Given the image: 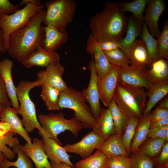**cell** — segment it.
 <instances>
[{
    "instance_id": "1",
    "label": "cell",
    "mask_w": 168,
    "mask_h": 168,
    "mask_svg": "<svg viewBox=\"0 0 168 168\" xmlns=\"http://www.w3.org/2000/svg\"><path fill=\"white\" fill-rule=\"evenodd\" d=\"M45 13L44 9L42 10L26 25L10 35L7 49L10 57L21 63L38 48L43 46L45 31L42 24Z\"/></svg>"
},
{
    "instance_id": "2",
    "label": "cell",
    "mask_w": 168,
    "mask_h": 168,
    "mask_svg": "<svg viewBox=\"0 0 168 168\" xmlns=\"http://www.w3.org/2000/svg\"><path fill=\"white\" fill-rule=\"evenodd\" d=\"M127 25V19L119 9L117 2H109L90 18V35L98 42L119 41L124 37Z\"/></svg>"
},
{
    "instance_id": "3",
    "label": "cell",
    "mask_w": 168,
    "mask_h": 168,
    "mask_svg": "<svg viewBox=\"0 0 168 168\" xmlns=\"http://www.w3.org/2000/svg\"><path fill=\"white\" fill-rule=\"evenodd\" d=\"M144 88L118 83L113 96L119 109L129 118L140 119L147 101Z\"/></svg>"
},
{
    "instance_id": "4",
    "label": "cell",
    "mask_w": 168,
    "mask_h": 168,
    "mask_svg": "<svg viewBox=\"0 0 168 168\" xmlns=\"http://www.w3.org/2000/svg\"><path fill=\"white\" fill-rule=\"evenodd\" d=\"M36 86H39V83L36 80H22L19 83L16 87L19 104L17 112L18 114L21 116V121L27 133L32 132L37 128L41 137H47L37 117L35 106L29 95L30 91Z\"/></svg>"
},
{
    "instance_id": "5",
    "label": "cell",
    "mask_w": 168,
    "mask_h": 168,
    "mask_svg": "<svg viewBox=\"0 0 168 168\" xmlns=\"http://www.w3.org/2000/svg\"><path fill=\"white\" fill-rule=\"evenodd\" d=\"M58 106L60 110H72L74 112L73 117L82 124L84 128H92L95 124L96 120L81 91L68 87L60 91Z\"/></svg>"
},
{
    "instance_id": "6",
    "label": "cell",
    "mask_w": 168,
    "mask_h": 168,
    "mask_svg": "<svg viewBox=\"0 0 168 168\" xmlns=\"http://www.w3.org/2000/svg\"><path fill=\"white\" fill-rule=\"evenodd\" d=\"M38 120L47 137L54 139L61 146L62 143L58 138V135L69 131L77 137L84 128L82 124L74 117L67 119L62 112L40 114Z\"/></svg>"
},
{
    "instance_id": "7",
    "label": "cell",
    "mask_w": 168,
    "mask_h": 168,
    "mask_svg": "<svg viewBox=\"0 0 168 168\" xmlns=\"http://www.w3.org/2000/svg\"><path fill=\"white\" fill-rule=\"evenodd\" d=\"M47 8L43 23L60 30H66L72 22L77 6L74 0H51L45 4Z\"/></svg>"
},
{
    "instance_id": "8",
    "label": "cell",
    "mask_w": 168,
    "mask_h": 168,
    "mask_svg": "<svg viewBox=\"0 0 168 168\" xmlns=\"http://www.w3.org/2000/svg\"><path fill=\"white\" fill-rule=\"evenodd\" d=\"M44 7L43 4L37 5L28 3L12 14L3 15L0 17V27L2 31L5 45L7 50L10 35L26 25Z\"/></svg>"
},
{
    "instance_id": "9",
    "label": "cell",
    "mask_w": 168,
    "mask_h": 168,
    "mask_svg": "<svg viewBox=\"0 0 168 168\" xmlns=\"http://www.w3.org/2000/svg\"><path fill=\"white\" fill-rule=\"evenodd\" d=\"M88 66L90 72L89 82L87 87L82 91L87 103L89 105L92 114L96 119L98 118L102 108L101 106L99 92L97 84V74L94 59L91 54Z\"/></svg>"
},
{
    "instance_id": "10",
    "label": "cell",
    "mask_w": 168,
    "mask_h": 168,
    "mask_svg": "<svg viewBox=\"0 0 168 168\" xmlns=\"http://www.w3.org/2000/svg\"><path fill=\"white\" fill-rule=\"evenodd\" d=\"M37 73L36 80L39 86L46 84L54 87L60 91L67 88L68 86L62 78L65 69L60 61L51 64Z\"/></svg>"
},
{
    "instance_id": "11",
    "label": "cell",
    "mask_w": 168,
    "mask_h": 168,
    "mask_svg": "<svg viewBox=\"0 0 168 168\" xmlns=\"http://www.w3.org/2000/svg\"><path fill=\"white\" fill-rule=\"evenodd\" d=\"M105 140L92 131L79 142L72 144L66 143L63 147L67 153L77 154L84 159L91 156Z\"/></svg>"
},
{
    "instance_id": "12",
    "label": "cell",
    "mask_w": 168,
    "mask_h": 168,
    "mask_svg": "<svg viewBox=\"0 0 168 168\" xmlns=\"http://www.w3.org/2000/svg\"><path fill=\"white\" fill-rule=\"evenodd\" d=\"M147 70L130 65L126 67H119L118 83L148 90L152 85L148 77Z\"/></svg>"
},
{
    "instance_id": "13",
    "label": "cell",
    "mask_w": 168,
    "mask_h": 168,
    "mask_svg": "<svg viewBox=\"0 0 168 168\" xmlns=\"http://www.w3.org/2000/svg\"><path fill=\"white\" fill-rule=\"evenodd\" d=\"M86 52L93 56L97 77L103 78L113 69L114 66L106 58L99 43L89 35L86 41Z\"/></svg>"
},
{
    "instance_id": "14",
    "label": "cell",
    "mask_w": 168,
    "mask_h": 168,
    "mask_svg": "<svg viewBox=\"0 0 168 168\" xmlns=\"http://www.w3.org/2000/svg\"><path fill=\"white\" fill-rule=\"evenodd\" d=\"M165 7L166 3L163 0H149L145 10L143 22L146 25L150 33L157 38L161 33L158 21Z\"/></svg>"
},
{
    "instance_id": "15",
    "label": "cell",
    "mask_w": 168,
    "mask_h": 168,
    "mask_svg": "<svg viewBox=\"0 0 168 168\" xmlns=\"http://www.w3.org/2000/svg\"><path fill=\"white\" fill-rule=\"evenodd\" d=\"M119 67L114 66L112 70L103 78H100L97 76V82L100 100L106 107L108 108L113 100L118 83Z\"/></svg>"
},
{
    "instance_id": "16",
    "label": "cell",
    "mask_w": 168,
    "mask_h": 168,
    "mask_svg": "<svg viewBox=\"0 0 168 168\" xmlns=\"http://www.w3.org/2000/svg\"><path fill=\"white\" fill-rule=\"evenodd\" d=\"M24 153L34 162L36 168H53L45 152L43 141L37 138L33 142H27L22 146Z\"/></svg>"
},
{
    "instance_id": "17",
    "label": "cell",
    "mask_w": 168,
    "mask_h": 168,
    "mask_svg": "<svg viewBox=\"0 0 168 168\" xmlns=\"http://www.w3.org/2000/svg\"><path fill=\"white\" fill-rule=\"evenodd\" d=\"M60 56L56 51L49 50L43 46L38 48L21 63L27 68L34 66L46 67L53 63L59 62Z\"/></svg>"
},
{
    "instance_id": "18",
    "label": "cell",
    "mask_w": 168,
    "mask_h": 168,
    "mask_svg": "<svg viewBox=\"0 0 168 168\" xmlns=\"http://www.w3.org/2000/svg\"><path fill=\"white\" fill-rule=\"evenodd\" d=\"M125 54L130 65L142 70L149 68L148 53L144 42L140 38L137 40Z\"/></svg>"
},
{
    "instance_id": "19",
    "label": "cell",
    "mask_w": 168,
    "mask_h": 168,
    "mask_svg": "<svg viewBox=\"0 0 168 168\" xmlns=\"http://www.w3.org/2000/svg\"><path fill=\"white\" fill-rule=\"evenodd\" d=\"M13 61L5 58L0 61V75L4 82L7 94L12 107L17 110L19 104L17 99L16 87L14 83L12 76Z\"/></svg>"
},
{
    "instance_id": "20",
    "label": "cell",
    "mask_w": 168,
    "mask_h": 168,
    "mask_svg": "<svg viewBox=\"0 0 168 168\" xmlns=\"http://www.w3.org/2000/svg\"><path fill=\"white\" fill-rule=\"evenodd\" d=\"M41 138L45 152L50 162L64 163L75 168L70 160L72 156L68 154L63 147L52 138L44 137Z\"/></svg>"
},
{
    "instance_id": "21",
    "label": "cell",
    "mask_w": 168,
    "mask_h": 168,
    "mask_svg": "<svg viewBox=\"0 0 168 168\" xmlns=\"http://www.w3.org/2000/svg\"><path fill=\"white\" fill-rule=\"evenodd\" d=\"M92 131L104 140L116 134L114 123L108 108H102Z\"/></svg>"
},
{
    "instance_id": "22",
    "label": "cell",
    "mask_w": 168,
    "mask_h": 168,
    "mask_svg": "<svg viewBox=\"0 0 168 168\" xmlns=\"http://www.w3.org/2000/svg\"><path fill=\"white\" fill-rule=\"evenodd\" d=\"M0 120L8 123L12 132L19 135L27 142H31L32 139L25 129L21 120L18 117L17 110L11 106L4 107L1 113Z\"/></svg>"
},
{
    "instance_id": "23",
    "label": "cell",
    "mask_w": 168,
    "mask_h": 168,
    "mask_svg": "<svg viewBox=\"0 0 168 168\" xmlns=\"http://www.w3.org/2000/svg\"><path fill=\"white\" fill-rule=\"evenodd\" d=\"M45 36L43 47L47 50L56 51L66 43L68 35L66 30H60L49 26L44 27Z\"/></svg>"
},
{
    "instance_id": "24",
    "label": "cell",
    "mask_w": 168,
    "mask_h": 168,
    "mask_svg": "<svg viewBox=\"0 0 168 168\" xmlns=\"http://www.w3.org/2000/svg\"><path fill=\"white\" fill-rule=\"evenodd\" d=\"M142 23L133 16H130L127 19L125 36L119 41V48L124 53L140 35L142 30Z\"/></svg>"
},
{
    "instance_id": "25",
    "label": "cell",
    "mask_w": 168,
    "mask_h": 168,
    "mask_svg": "<svg viewBox=\"0 0 168 168\" xmlns=\"http://www.w3.org/2000/svg\"><path fill=\"white\" fill-rule=\"evenodd\" d=\"M151 117V113L150 112L142 116L140 119L131 144L130 153L138 151L142 144L147 139Z\"/></svg>"
},
{
    "instance_id": "26",
    "label": "cell",
    "mask_w": 168,
    "mask_h": 168,
    "mask_svg": "<svg viewBox=\"0 0 168 168\" xmlns=\"http://www.w3.org/2000/svg\"><path fill=\"white\" fill-rule=\"evenodd\" d=\"M152 85L168 82V62L166 59L159 58L154 62L147 70Z\"/></svg>"
},
{
    "instance_id": "27",
    "label": "cell",
    "mask_w": 168,
    "mask_h": 168,
    "mask_svg": "<svg viewBox=\"0 0 168 168\" xmlns=\"http://www.w3.org/2000/svg\"><path fill=\"white\" fill-rule=\"evenodd\" d=\"M148 90L146 94L148 99L146 103L142 116L151 112L156 105L168 94V82L152 85Z\"/></svg>"
},
{
    "instance_id": "28",
    "label": "cell",
    "mask_w": 168,
    "mask_h": 168,
    "mask_svg": "<svg viewBox=\"0 0 168 168\" xmlns=\"http://www.w3.org/2000/svg\"><path fill=\"white\" fill-rule=\"evenodd\" d=\"M97 149L102 151L107 156H129L123 145L121 135L117 134H113L105 139Z\"/></svg>"
},
{
    "instance_id": "29",
    "label": "cell",
    "mask_w": 168,
    "mask_h": 168,
    "mask_svg": "<svg viewBox=\"0 0 168 168\" xmlns=\"http://www.w3.org/2000/svg\"><path fill=\"white\" fill-rule=\"evenodd\" d=\"M22 146L19 143L13 147L12 151L17 155V160L15 161H11L4 156L0 163V168H9L11 166L16 168H33L30 159L23 151Z\"/></svg>"
},
{
    "instance_id": "30",
    "label": "cell",
    "mask_w": 168,
    "mask_h": 168,
    "mask_svg": "<svg viewBox=\"0 0 168 168\" xmlns=\"http://www.w3.org/2000/svg\"><path fill=\"white\" fill-rule=\"evenodd\" d=\"M149 0H135L131 2H117L120 11L132 13L136 20L143 23V13Z\"/></svg>"
},
{
    "instance_id": "31",
    "label": "cell",
    "mask_w": 168,
    "mask_h": 168,
    "mask_svg": "<svg viewBox=\"0 0 168 168\" xmlns=\"http://www.w3.org/2000/svg\"><path fill=\"white\" fill-rule=\"evenodd\" d=\"M140 39L144 42L147 50L150 66L154 62L159 59L158 42L157 39H155L150 33L144 22L142 23Z\"/></svg>"
},
{
    "instance_id": "32",
    "label": "cell",
    "mask_w": 168,
    "mask_h": 168,
    "mask_svg": "<svg viewBox=\"0 0 168 168\" xmlns=\"http://www.w3.org/2000/svg\"><path fill=\"white\" fill-rule=\"evenodd\" d=\"M107 156L102 151L97 149L94 154L78 161L74 166L76 168H106Z\"/></svg>"
},
{
    "instance_id": "33",
    "label": "cell",
    "mask_w": 168,
    "mask_h": 168,
    "mask_svg": "<svg viewBox=\"0 0 168 168\" xmlns=\"http://www.w3.org/2000/svg\"><path fill=\"white\" fill-rule=\"evenodd\" d=\"M40 96L45 106L49 111L59 110L58 101L60 91L57 89L46 84H43Z\"/></svg>"
},
{
    "instance_id": "34",
    "label": "cell",
    "mask_w": 168,
    "mask_h": 168,
    "mask_svg": "<svg viewBox=\"0 0 168 168\" xmlns=\"http://www.w3.org/2000/svg\"><path fill=\"white\" fill-rule=\"evenodd\" d=\"M107 108L110 113L116 134L121 135L124 132L129 119L121 112L113 99Z\"/></svg>"
},
{
    "instance_id": "35",
    "label": "cell",
    "mask_w": 168,
    "mask_h": 168,
    "mask_svg": "<svg viewBox=\"0 0 168 168\" xmlns=\"http://www.w3.org/2000/svg\"><path fill=\"white\" fill-rule=\"evenodd\" d=\"M148 138L142 144L138 151L152 158L161 152L165 144L168 141L165 139Z\"/></svg>"
},
{
    "instance_id": "36",
    "label": "cell",
    "mask_w": 168,
    "mask_h": 168,
    "mask_svg": "<svg viewBox=\"0 0 168 168\" xmlns=\"http://www.w3.org/2000/svg\"><path fill=\"white\" fill-rule=\"evenodd\" d=\"M140 120L135 118H130L124 132L121 135L123 145L129 154L130 153L131 144L135 135L136 127Z\"/></svg>"
},
{
    "instance_id": "37",
    "label": "cell",
    "mask_w": 168,
    "mask_h": 168,
    "mask_svg": "<svg viewBox=\"0 0 168 168\" xmlns=\"http://www.w3.org/2000/svg\"><path fill=\"white\" fill-rule=\"evenodd\" d=\"M104 52L109 61L114 66L126 67L130 65L125 54L120 48Z\"/></svg>"
},
{
    "instance_id": "38",
    "label": "cell",
    "mask_w": 168,
    "mask_h": 168,
    "mask_svg": "<svg viewBox=\"0 0 168 168\" xmlns=\"http://www.w3.org/2000/svg\"><path fill=\"white\" fill-rule=\"evenodd\" d=\"M13 136L14 134L11 133L5 138H0V152L2 153L4 156L9 160L13 159L15 156V154L7 145L12 148L18 142L17 138L14 137Z\"/></svg>"
},
{
    "instance_id": "39",
    "label": "cell",
    "mask_w": 168,
    "mask_h": 168,
    "mask_svg": "<svg viewBox=\"0 0 168 168\" xmlns=\"http://www.w3.org/2000/svg\"><path fill=\"white\" fill-rule=\"evenodd\" d=\"M159 58L168 59V21H165L162 30L157 38Z\"/></svg>"
},
{
    "instance_id": "40",
    "label": "cell",
    "mask_w": 168,
    "mask_h": 168,
    "mask_svg": "<svg viewBox=\"0 0 168 168\" xmlns=\"http://www.w3.org/2000/svg\"><path fill=\"white\" fill-rule=\"evenodd\" d=\"M130 157L131 168H153L152 158L138 151L132 152Z\"/></svg>"
},
{
    "instance_id": "41",
    "label": "cell",
    "mask_w": 168,
    "mask_h": 168,
    "mask_svg": "<svg viewBox=\"0 0 168 168\" xmlns=\"http://www.w3.org/2000/svg\"><path fill=\"white\" fill-rule=\"evenodd\" d=\"M106 165L108 168H131V159L126 155L108 156Z\"/></svg>"
},
{
    "instance_id": "42",
    "label": "cell",
    "mask_w": 168,
    "mask_h": 168,
    "mask_svg": "<svg viewBox=\"0 0 168 168\" xmlns=\"http://www.w3.org/2000/svg\"><path fill=\"white\" fill-rule=\"evenodd\" d=\"M147 138H163L168 141V125L153 128H150Z\"/></svg>"
},
{
    "instance_id": "43",
    "label": "cell",
    "mask_w": 168,
    "mask_h": 168,
    "mask_svg": "<svg viewBox=\"0 0 168 168\" xmlns=\"http://www.w3.org/2000/svg\"><path fill=\"white\" fill-rule=\"evenodd\" d=\"M20 6L19 4H13L8 0H0V17L14 13L19 10Z\"/></svg>"
},
{
    "instance_id": "44",
    "label": "cell",
    "mask_w": 168,
    "mask_h": 168,
    "mask_svg": "<svg viewBox=\"0 0 168 168\" xmlns=\"http://www.w3.org/2000/svg\"><path fill=\"white\" fill-rule=\"evenodd\" d=\"M8 98L4 82L0 75V105L5 107L12 106Z\"/></svg>"
},
{
    "instance_id": "45",
    "label": "cell",
    "mask_w": 168,
    "mask_h": 168,
    "mask_svg": "<svg viewBox=\"0 0 168 168\" xmlns=\"http://www.w3.org/2000/svg\"><path fill=\"white\" fill-rule=\"evenodd\" d=\"M101 49L104 51H109L119 48V41L110 40L98 42Z\"/></svg>"
},
{
    "instance_id": "46",
    "label": "cell",
    "mask_w": 168,
    "mask_h": 168,
    "mask_svg": "<svg viewBox=\"0 0 168 168\" xmlns=\"http://www.w3.org/2000/svg\"><path fill=\"white\" fill-rule=\"evenodd\" d=\"M151 122L164 119L168 117V109L158 107L151 113Z\"/></svg>"
},
{
    "instance_id": "47",
    "label": "cell",
    "mask_w": 168,
    "mask_h": 168,
    "mask_svg": "<svg viewBox=\"0 0 168 168\" xmlns=\"http://www.w3.org/2000/svg\"><path fill=\"white\" fill-rule=\"evenodd\" d=\"M157 160V166L168 165V142L164 145Z\"/></svg>"
},
{
    "instance_id": "48",
    "label": "cell",
    "mask_w": 168,
    "mask_h": 168,
    "mask_svg": "<svg viewBox=\"0 0 168 168\" xmlns=\"http://www.w3.org/2000/svg\"><path fill=\"white\" fill-rule=\"evenodd\" d=\"M12 132L10 124L7 122L0 120V138L5 137Z\"/></svg>"
},
{
    "instance_id": "49",
    "label": "cell",
    "mask_w": 168,
    "mask_h": 168,
    "mask_svg": "<svg viewBox=\"0 0 168 168\" xmlns=\"http://www.w3.org/2000/svg\"><path fill=\"white\" fill-rule=\"evenodd\" d=\"M168 125V117L164 119L151 122L150 128L161 127Z\"/></svg>"
},
{
    "instance_id": "50",
    "label": "cell",
    "mask_w": 168,
    "mask_h": 168,
    "mask_svg": "<svg viewBox=\"0 0 168 168\" xmlns=\"http://www.w3.org/2000/svg\"><path fill=\"white\" fill-rule=\"evenodd\" d=\"M7 51V50L5 45L2 31L0 27V53L4 54Z\"/></svg>"
},
{
    "instance_id": "51",
    "label": "cell",
    "mask_w": 168,
    "mask_h": 168,
    "mask_svg": "<svg viewBox=\"0 0 168 168\" xmlns=\"http://www.w3.org/2000/svg\"><path fill=\"white\" fill-rule=\"evenodd\" d=\"M28 3L37 5H40L42 4L40 0H22L19 4L21 6L24 4L26 5Z\"/></svg>"
},
{
    "instance_id": "52",
    "label": "cell",
    "mask_w": 168,
    "mask_h": 168,
    "mask_svg": "<svg viewBox=\"0 0 168 168\" xmlns=\"http://www.w3.org/2000/svg\"><path fill=\"white\" fill-rule=\"evenodd\" d=\"M53 168H74L64 163H54L50 162Z\"/></svg>"
},
{
    "instance_id": "53",
    "label": "cell",
    "mask_w": 168,
    "mask_h": 168,
    "mask_svg": "<svg viewBox=\"0 0 168 168\" xmlns=\"http://www.w3.org/2000/svg\"><path fill=\"white\" fill-rule=\"evenodd\" d=\"M158 107L162 108L168 109V98H166L161 101Z\"/></svg>"
},
{
    "instance_id": "54",
    "label": "cell",
    "mask_w": 168,
    "mask_h": 168,
    "mask_svg": "<svg viewBox=\"0 0 168 168\" xmlns=\"http://www.w3.org/2000/svg\"><path fill=\"white\" fill-rule=\"evenodd\" d=\"M168 165H158L156 168H168Z\"/></svg>"
},
{
    "instance_id": "55",
    "label": "cell",
    "mask_w": 168,
    "mask_h": 168,
    "mask_svg": "<svg viewBox=\"0 0 168 168\" xmlns=\"http://www.w3.org/2000/svg\"><path fill=\"white\" fill-rule=\"evenodd\" d=\"M4 107L5 106L3 105H0V116L1 113Z\"/></svg>"
},
{
    "instance_id": "56",
    "label": "cell",
    "mask_w": 168,
    "mask_h": 168,
    "mask_svg": "<svg viewBox=\"0 0 168 168\" xmlns=\"http://www.w3.org/2000/svg\"><path fill=\"white\" fill-rule=\"evenodd\" d=\"M4 156L3 154L2 153L0 152V163Z\"/></svg>"
},
{
    "instance_id": "57",
    "label": "cell",
    "mask_w": 168,
    "mask_h": 168,
    "mask_svg": "<svg viewBox=\"0 0 168 168\" xmlns=\"http://www.w3.org/2000/svg\"><path fill=\"white\" fill-rule=\"evenodd\" d=\"M106 168H108V167H107Z\"/></svg>"
}]
</instances>
